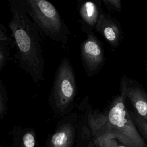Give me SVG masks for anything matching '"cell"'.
Masks as SVG:
<instances>
[{
	"instance_id": "1",
	"label": "cell",
	"mask_w": 147,
	"mask_h": 147,
	"mask_svg": "<svg viewBox=\"0 0 147 147\" xmlns=\"http://www.w3.org/2000/svg\"><path fill=\"white\" fill-rule=\"evenodd\" d=\"M11 18L9 23L21 68L39 84L44 79V59L40 31L26 13L22 0L9 1Z\"/></svg>"
},
{
	"instance_id": "2",
	"label": "cell",
	"mask_w": 147,
	"mask_h": 147,
	"mask_svg": "<svg viewBox=\"0 0 147 147\" xmlns=\"http://www.w3.org/2000/svg\"><path fill=\"white\" fill-rule=\"evenodd\" d=\"M126 99L121 87L120 94L105 111L106 118L102 131L94 137L95 142L100 147H117L115 140L127 147H147L126 107Z\"/></svg>"
},
{
	"instance_id": "3",
	"label": "cell",
	"mask_w": 147,
	"mask_h": 147,
	"mask_svg": "<svg viewBox=\"0 0 147 147\" xmlns=\"http://www.w3.org/2000/svg\"><path fill=\"white\" fill-rule=\"evenodd\" d=\"M22 1L26 13L40 31L65 48L71 32L53 4L46 0Z\"/></svg>"
},
{
	"instance_id": "4",
	"label": "cell",
	"mask_w": 147,
	"mask_h": 147,
	"mask_svg": "<svg viewBox=\"0 0 147 147\" xmlns=\"http://www.w3.org/2000/svg\"><path fill=\"white\" fill-rule=\"evenodd\" d=\"M77 96V86L73 67L67 57H63L55 73L48 98L50 107L57 115L69 113Z\"/></svg>"
},
{
	"instance_id": "5",
	"label": "cell",
	"mask_w": 147,
	"mask_h": 147,
	"mask_svg": "<svg viewBox=\"0 0 147 147\" xmlns=\"http://www.w3.org/2000/svg\"><path fill=\"white\" fill-rule=\"evenodd\" d=\"M81 59L84 68L88 76L96 74L104 61V52L99 40L92 32L87 33V38L80 47Z\"/></svg>"
},
{
	"instance_id": "6",
	"label": "cell",
	"mask_w": 147,
	"mask_h": 147,
	"mask_svg": "<svg viewBox=\"0 0 147 147\" xmlns=\"http://www.w3.org/2000/svg\"><path fill=\"white\" fill-rule=\"evenodd\" d=\"M122 87L134 107L136 113L147 121V93L135 80L126 77L122 78Z\"/></svg>"
},
{
	"instance_id": "7",
	"label": "cell",
	"mask_w": 147,
	"mask_h": 147,
	"mask_svg": "<svg viewBox=\"0 0 147 147\" xmlns=\"http://www.w3.org/2000/svg\"><path fill=\"white\" fill-rule=\"evenodd\" d=\"M95 29L112 47H118L121 38V30L115 19L100 11Z\"/></svg>"
},
{
	"instance_id": "8",
	"label": "cell",
	"mask_w": 147,
	"mask_h": 147,
	"mask_svg": "<svg viewBox=\"0 0 147 147\" xmlns=\"http://www.w3.org/2000/svg\"><path fill=\"white\" fill-rule=\"evenodd\" d=\"M78 11L82 29L87 33L91 32L95 28L100 13L98 5L94 2L86 1L80 6Z\"/></svg>"
},
{
	"instance_id": "9",
	"label": "cell",
	"mask_w": 147,
	"mask_h": 147,
	"mask_svg": "<svg viewBox=\"0 0 147 147\" xmlns=\"http://www.w3.org/2000/svg\"><path fill=\"white\" fill-rule=\"evenodd\" d=\"M75 129L70 122L62 123L52 136L51 147H71L74 136Z\"/></svg>"
},
{
	"instance_id": "10",
	"label": "cell",
	"mask_w": 147,
	"mask_h": 147,
	"mask_svg": "<svg viewBox=\"0 0 147 147\" xmlns=\"http://www.w3.org/2000/svg\"><path fill=\"white\" fill-rule=\"evenodd\" d=\"M129 112L136 126L138 128L142 134L147 138V121L140 117L136 112L130 111Z\"/></svg>"
},
{
	"instance_id": "11",
	"label": "cell",
	"mask_w": 147,
	"mask_h": 147,
	"mask_svg": "<svg viewBox=\"0 0 147 147\" xmlns=\"http://www.w3.org/2000/svg\"><path fill=\"white\" fill-rule=\"evenodd\" d=\"M7 93L5 88L0 80V115L6 111L7 108Z\"/></svg>"
},
{
	"instance_id": "12",
	"label": "cell",
	"mask_w": 147,
	"mask_h": 147,
	"mask_svg": "<svg viewBox=\"0 0 147 147\" xmlns=\"http://www.w3.org/2000/svg\"><path fill=\"white\" fill-rule=\"evenodd\" d=\"M104 5L109 10L119 12L122 9V3L120 0H103Z\"/></svg>"
},
{
	"instance_id": "13",
	"label": "cell",
	"mask_w": 147,
	"mask_h": 147,
	"mask_svg": "<svg viewBox=\"0 0 147 147\" xmlns=\"http://www.w3.org/2000/svg\"><path fill=\"white\" fill-rule=\"evenodd\" d=\"M22 144V147H34L35 138L32 131H28L23 135Z\"/></svg>"
},
{
	"instance_id": "14",
	"label": "cell",
	"mask_w": 147,
	"mask_h": 147,
	"mask_svg": "<svg viewBox=\"0 0 147 147\" xmlns=\"http://www.w3.org/2000/svg\"><path fill=\"white\" fill-rule=\"evenodd\" d=\"M9 52L5 46L0 43V71L6 64L9 57Z\"/></svg>"
},
{
	"instance_id": "15",
	"label": "cell",
	"mask_w": 147,
	"mask_h": 147,
	"mask_svg": "<svg viewBox=\"0 0 147 147\" xmlns=\"http://www.w3.org/2000/svg\"><path fill=\"white\" fill-rule=\"evenodd\" d=\"M9 41L10 38L7 33V29L5 26L0 22V42H8Z\"/></svg>"
},
{
	"instance_id": "16",
	"label": "cell",
	"mask_w": 147,
	"mask_h": 147,
	"mask_svg": "<svg viewBox=\"0 0 147 147\" xmlns=\"http://www.w3.org/2000/svg\"><path fill=\"white\" fill-rule=\"evenodd\" d=\"M145 68H146V69L147 70V60L145 61Z\"/></svg>"
},
{
	"instance_id": "17",
	"label": "cell",
	"mask_w": 147,
	"mask_h": 147,
	"mask_svg": "<svg viewBox=\"0 0 147 147\" xmlns=\"http://www.w3.org/2000/svg\"><path fill=\"white\" fill-rule=\"evenodd\" d=\"M117 147H126V146H117Z\"/></svg>"
}]
</instances>
